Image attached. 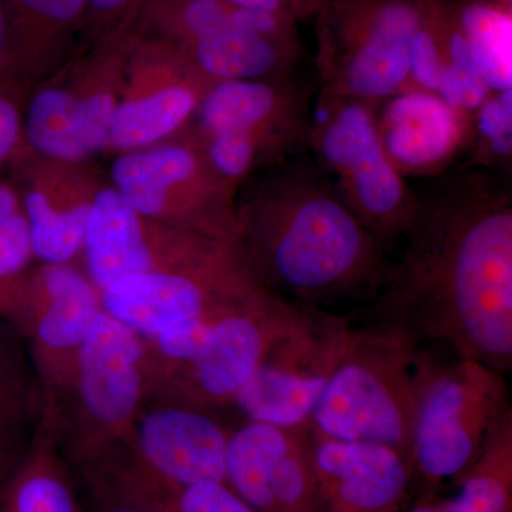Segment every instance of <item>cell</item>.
Segmentation results:
<instances>
[{
    "mask_svg": "<svg viewBox=\"0 0 512 512\" xmlns=\"http://www.w3.org/2000/svg\"><path fill=\"white\" fill-rule=\"evenodd\" d=\"M235 217L232 245L259 285L286 302L326 309L382 289L386 252L308 153L275 164Z\"/></svg>",
    "mask_w": 512,
    "mask_h": 512,
    "instance_id": "7a4b0ae2",
    "label": "cell"
},
{
    "mask_svg": "<svg viewBox=\"0 0 512 512\" xmlns=\"http://www.w3.org/2000/svg\"><path fill=\"white\" fill-rule=\"evenodd\" d=\"M80 100L66 90L50 89L30 103L26 134L43 156L76 161L86 157L79 134Z\"/></svg>",
    "mask_w": 512,
    "mask_h": 512,
    "instance_id": "4316f807",
    "label": "cell"
},
{
    "mask_svg": "<svg viewBox=\"0 0 512 512\" xmlns=\"http://www.w3.org/2000/svg\"><path fill=\"white\" fill-rule=\"evenodd\" d=\"M443 512H512V412L495 427Z\"/></svg>",
    "mask_w": 512,
    "mask_h": 512,
    "instance_id": "7402d4cb",
    "label": "cell"
},
{
    "mask_svg": "<svg viewBox=\"0 0 512 512\" xmlns=\"http://www.w3.org/2000/svg\"><path fill=\"white\" fill-rule=\"evenodd\" d=\"M9 46V26L8 16H6L5 6L0 0V59L5 55L6 49Z\"/></svg>",
    "mask_w": 512,
    "mask_h": 512,
    "instance_id": "b9f144b4",
    "label": "cell"
},
{
    "mask_svg": "<svg viewBox=\"0 0 512 512\" xmlns=\"http://www.w3.org/2000/svg\"><path fill=\"white\" fill-rule=\"evenodd\" d=\"M231 433L212 413L160 404L141 410L133 433L121 444L144 473L168 487L227 484Z\"/></svg>",
    "mask_w": 512,
    "mask_h": 512,
    "instance_id": "4fadbf2b",
    "label": "cell"
},
{
    "mask_svg": "<svg viewBox=\"0 0 512 512\" xmlns=\"http://www.w3.org/2000/svg\"><path fill=\"white\" fill-rule=\"evenodd\" d=\"M57 443L55 417L46 410L29 450L0 484V512H80L72 468Z\"/></svg>",
    "mask_w": 512,
    "mask_h": 512,
    "instance_id": "d6986e66",
    "label": "cell"
},
{
    "mask_svg": "<svg viewBox=\"0 0 512 512\" xmlns=\"http://www.w3.org/2000/svg\"><path fill=\"white\" fill-rule=\"evenodd\" d=\"M443 72L444 53L437 0H426L419 29L410 47L409 86L439 94Z\"/></svg>",
    "mask_w": 512,
    "mask_h": 512,
    "instance_id": "4dcf8cb0",
    "label": "cell"
},
{
    "mask_svg": "<svg viewBox=\"0 0 512 512\" xmlns=\"http://www.w3.org/2000/svg\"><path fill=\"white\" fill-rule=\"evenodd\" d=\"M224 2L229 3V5L237 6V8L262 9L269 10V12L289 13L286 0H224ZM289 15H291V13H289Z\"/></svg>",
    "mask_w": 512,
    "mask_h": 512,
    "instance_id": "f35d334b",
    "label": "cell"
},
{
    "mask_svg": "<svg viewBox=\"0 0 512 512\" xmlns=\"http://www.w3.org/2000/svg\"><path fill=\"white\" fill-rule=\"evenodd\" d=\"M208 136V163L212 171L228 183L251 173L262 158L275 165L261 144L247 131H221Z\"/></svg>",
    "mask_w": 512,
    "mask_h": 512,
    "instance_id": "1f68e13d",
    "label": "cell"
},
{
    "mask_svg": "<svg viewBox=\"0 0 512 512\" xmlns=\"http://www.w3.org/2000/svg\"><path fill=\"white\" fill-rule=\"evenodd\" d=\"M195 66L215 83L261 80L298 73L302 46L298 36H271L241 28L222 30L192 43Z\"/></svg>",
    "mask_w": 512,
    "mask_h": 512,
    "instance_id": "ac0fdd59",
    "label": "cell"
},
{
    "mask_svg": "<svg viewBox=\"0 0 512 512\" xmlns=\"http://www.w3.org/2000/svg\"><path fill=\"white\" fill-rule=\"evenodd\" d=\"M15 365L0 342V484L29 450L23 447L19 431L28 429L32 419L42 420L47 407L45 390L32 389L28 375Z\"/></svg>",
    "mask_w": 512,
    "mask_h": 512,
    "instance_id": "d4e9b609",
    "label": "cell"
},
{
    "mask_svg": "<svg viewBox=\"0 0 512 512\" xmlns=\"http://www.w3.org/2000/svg\"><path fill=\"white\" fill-rule=\"evenodd\" d=\"M33 254L50 265L66 264L84 245L90 205L59 211L42 192H30L25 201Z\"/></svg>",
    "mask_w": 512,
    "mask_h": 512,
    "instance_id": "83f0119b",
    "label": "cell"
},
{
    "mask_svg": "<svg viewBox=\"0 0 512 512\" xmlns=\"http://www.w3.org/2000/svg\"><path fill=\"white\" fill-rule=\"evenodd\" d=\"M376 320L507 375L512 367V190L458 164L419 194Z\"/></svg>",
    "mask_w": 512,
    "mask_h": 512,
    "instance_id": "6da1fadb",
    "label": "cell"
},
{
    "mask_svg": "<svg viewBox=\"0 0 512 512\" xmlns=\"http://www.w3.org/2000/svg\"><path fill=\"white\" fill-rule=\"evenodd\" d=\"M377 106L319 93L309 150L350 211L386 252L406 237L419 194L380 143Z\"/></svg>",
    "mask_w": 512,
    "mask_h": 512,
    "instance_id": "5b68a950",
    "label": "cell"
},
{
    "mask_svg": "<svg viewBox=\"0 0 512 512\" xmlns=\"http://www.w3.org/2000/svg\"><path fill=\"white\" fill-rule=\"evenodd\" d=\"M437 10L444 53L439 96L454 109L473 117L493 92L478 72L451 0H437Z\"/></svg>",
    "mask_w": 512,
    "mask_h": 512,
    "instance_id": "484cf974",
    "label": "cell"
},
{
    "mask_svg": "<svg viewBox=\"0 0 512 512\" xmlns=\"http://www.w3.org/2000/svg\"><path fill=\"white\" fill-rule=\"evenodd\" d=\"M92 500V512H157L133 494L107 483L84 480Z\"/></svg>",
    "mask_w": 512,
    "mask_h": 512,
    "instance_id": "e575fe53",
    "label": "cell"
},
{
    "mask_svg": "<svg viewBox=\"0 0 512 512\" xmlns=\"http://www.w3.org/2000/svg\"><path fill=\"white\" fill-rule=\"evenodd\" d=\"M426 0H328L316 18L319 93L380 104L409 86Z\"/></svg>",
    "mask_w": 512,
    "mask_h": 512,
    "instance_id": "8992f818",
    "label": "cell"
},
{
    "mask_svg": "<svg viewBox=\"0 0 512 512\" xmlns=\"http://www.w3.org/2000/svg\"><path fill=\"white\" fill-rule=\"evenodd\" d=\"M18 214V198L6 185L0 184V220Z\"/></svg>",
    "mask_w": 512,
    "mask_h": 512,
    "instance_id": "60d3db41",
    "label": "cell"
},
{
    "mask_svg": "<svg viewBox=\"0 0 512 512\" xmlns=\"http://www.w3.org/2000/svg\"><path fill=\"white\" fill-rule=\"evenodd\" d=\"M350 330L343 316L306 308L302 318L266 353L239 390L234 406L252 423L309 429Z\"/></svg>",
    "mask_w": 512,
    "mask_h": 512,
    "instance_id": "30bf717a",
    "label": "cell"
},
{
    "mask_svg": "<svg viewBox=\"0 0 512 512\" xmlns=\"http://www.w3.org/2000/svg\"><path fill=\"white\" fill-rule=\"evenodd\" d=\"M444 352L424 346L417 372L409 460L426 491L457 483L511 412L504 373Z\"/></svg>",
    "mask_w": 512,
    "mask_h": 512,
    "instance_id": "277c9868",
    "label": "cell"
},
{
    "mask_svg": "<svg viewBox=\"0 0 512 512\" xmlns=\"http://www.w3.org/2000/svg\"><path fill=\"white\" fill-rule=\"evenodd\" d=\"M143 0H89L86 12L93 13L97 18H114L124 10H130Z\"/></svg>",
    "mask_w": 512,
    "mask_h": 512,
    "instance_id": "8d00e7d4",
    "label": "cell"
},
{
    "mask_svg": "<svg viewBox=\"0 0 512 512\" xmlns=\"http://www.w3.org/2000/svg\"><path fill=\"white\" fill-rule=\"evenodd\" d=\"M269 293L234 245L220 239L188 264L113 282L101 289L100 302L111 318L150 339L188 320L238 311Z\"/></svg>",
    "mask_w": 512,
    "mask_h": 512,
    "instance_id": "52a82bcc",
    "label": "cell"
},
{
    "mask_svg": "<svg viewBox=\"0 0 512 512\" xmlns=\"http://www.w3.org/2000/svg\"><path fill=\"white\" fill-rule=\"evenodd\" d=\"M403 512H443V500L436 491H426L409 510Z\"/></svg>",
    "mask_w": 512,
    "mask_h": 512,
    "instance_id": "ab89813d",
    "label": "cell"
},
{
    "mask_svg": "<svg viewBox=\"0 0 512 512\" xmlns=\"http://www.w3.org/2000/svg\"><path fill=\"white\" fill-rule=\"evenodd\" d=\"M33 254L26 217L18 214L0 220V281L19 274Z\"/></svg>",
    "mask_w": 512,
    "mask_h": 512,
    "instance_id": "836d02e7",
    "label": "cell"
},
{
    "mask_svg": "<svg viewBox=\"0 0 512 512\" xmlns=\"http://www.w3.org/2000/svg\"><path fill=\"white\" fill-rule=\"evenodd\" d=\"M63 393L76 399L70 463L126 443L148 399L146 340L101 312L77 350Z\"/></svg>",
    "mask_w": 512,
    "mask_h": 512,
    "instance_id": "ba28073f",
    "label": "cell"
},
{
    "mask_svg": "<svg viewBox=\"0 0 512 512\" xmlns=\"http://www.w3.org/2000/svg\"><path fill=\"white\" fill-rule=\"evenodd\" d=\"M197 106V94L187 86H171L146 99L116 107L110 144L128 150L147 146L177 130Z\"/></svg>",
    "mask_w": 512,
    "mask_h": 512,
    "instance_id": "cb8c5ba5",
    "label": "cell"
},
{
    "mask_svg": "<svg viewBox=\"0 0 512 512\" xmlns=\"http://www.w3.org/2000/svg\"><path fill=\"white\" fill-rule=\"evenodd\" d=\"M380 143L404 178H437L453 170L471 143L473 117L439 94L404 87L376 110Z\"/></svg>",
    "mask_w": 512,
    "mask_h": 512,
    "instance_id": "9a60e30c",
    "label": "cell"
},
{
    "mask_svg": "<svg viewBox=\"0 0 512 512\" xmlns=\"http://www.w3.org/2000/svg\"><path fill=\"white\" fill-rule=\"evenodd\" d=\"M305 309L269 293L261 301L222 316L192 359L150 384L148 397L208 413L234 406L239 390L266 353L302 318Z\"/></svg>",
    "mask_w": 512,
    "mask_h": 512,
    "instance_id": "9c48e42d",
    "label": "cell"
},
{
    "mask_svg": "<svg viewBox=\"0 0 512 512\" xmlns=\"http://www.w3.org/2000/svg\"><path fill=\"white\" fill-rule=\"evenodd\" d=\"M20 121L18 110L12 103L0 97V161L3 160L18 141Z\"/></svg>",
    "mask_w": 512,
    "mask_h": 512,
    "instance_id": "d590c367",
    "label": "cell"
},
{
    "mask_svg": "<svg viewBox=\"0 0 512 512\" xmlns=\"http://www.w3.org/2000/svg\"><path fill=\"white\" fill-rule=\"evenodd\" d=\"M488 89H512V9L490 0H451Z\"/></svg>",
    "mask_w": 512,
    "mask_h": 512,
    "instance_id": "603a6c76",
    "label": "cell"
},
{
    "mask_svg": "<svg viewBox=\"0 0 512 512\" xmlns=\"http://www.w3.org/2000/svg\"><path fill=\"white\" fill-rule=\"evenodd\" d=\"M101 312L100 291L92 281L64 264L45 269L39 293L26 303L18 320L32 340L47 402L66 389L77 350Z\"/></svg>",
    "mask_w": 512,
    "mask_h": 512,
    "instance_id": "5bb4252c",
    "label": "cell"
},
{
    "mask_svg": "<svg viewBox=\"0 0 512 512\" xmlns=\"http://www.w3.org/2000/svg\"><path fill=\"white\" fill-rule=\"evenodd\" d=\"M83 247L99 291L127 276L163 271L141 215L116 190L100 191L94 198Z\"/></svg>",
    "mask_w": 512,
    "mask_h": 512,
    "instance_id": "e0dca14e",
    "label": "cell"
},
{
    "mask_svg": "<svg viewBox=\"0 0 512 512\" xmlns=\"http://www.w3.org/2000/svg\"><path fill=\"white\" fill-rule=\"evenodd\" d=\"M227 485L258 512H322L309 429L248 421L232 431Z\"/></svg>",
    "mask_w": 512,
    "mask_h": 512,
    "instance_id": "7c38bea8",
    "label": "cell"
},
{
    "mask_svg": "<svg viewBox=\"0 0 512 512\" xmlns=\"http://www.w3.org/2000/svg\"><path fill=\"white\" fill-rule=\"evenodd\" d=\"M322 512H403L414 480L392 447L330 439L309 429Z\"/></svg>",
    "mask_w": 512,
    "mask_h": 512,
    "instance_id": "2e32d148",
    "label": "cell"
},
{
    "mask_svg": "<svg viewBox=\"0 0 512 512\" xmlns=\"http://www.w3.org/2000/svg\"><path fill=\"white\" fill-rule=\"evenodd\" d=\"M464 167L510 174L512 161V89L491 93L474 113Z\"/></svg>",
    "mask_w": 512,
    "mask_h": 512,
    "instance_id": "f1b7e54d",
    "label": "cell"
},
{
    "mask_svg": "<svg viewBox=\"0 0 512 512\" xmlns=\"http://www.w3.org/2000/svg\"><path fill=\"white\" fill-rule=\"evenodd\" d=\"M8 16L9 35L29 40L52 37L77 22L89 0H2Z\"/></svg>",
    "mask_w": 512,
    "mask_h": 512,
    "instance_id": "f546056e",
    "label": "cell"
},
{
    "mask_svg": "<svg viewBox=\"0 0 512 512\" xmlns=\"http://www.w3.org/2000/svg\"><path fill=\"white\" fill-rule=\"evenodd\" d=\"M312 114V90L298 73L214 83L200 109L205 133L247 131L274 164L308 153Z\"/></svg>",
    "mask_w": 512,
    "mask_h": 512,
    "instance_id": "8fae6325",
    "label": "cell"
},
{
    "mask_svg": "<svg viewBox=\"0 0 512 512\" xmlns=\"http://www.w3.org/2000/svg\"><path fill=\"white\" fill-rule=\"evenodd\" d=\"M424 346L382 320L352 328L309 429L330 439L392 447L409 458Z\"/></svg>",
    "mask_w": 512,
    "mask_h": 512,
    "instance_id": "3957f363",
    "label": "cell"
},
{
    "mask_svg": "<svg viewBox=\"0 0 512 512\" xmlns=\"http://www.w3.org/2000/svg\"><path fill=\"white\" fill-rule=\"evenodd\" d=\"M328 0H286L289 13L296 22L301 20L311 19L313 16L318 15L319 10Z\"/></svg>",
    "mask_w": 512,
    "mask_h": 512,
    "instance_id": "74e56055",
    "label": "cell"
},
{
    "mask_svg": "<svg viewBox=\"0 0 512 512\" xmlns=\"http://www.w3.org/2000/svg\"><path fill=\"white\" fill-rule=\"evenodd\" d=\"M116 101L107 93H97L79 103V134L84 154L97 153L110 144V127Z\"/></svg>",
    "mask_w": 512,
    "mask_h": 512,
    "instance_id": "d6a6232c",
    "label": "cell"
},
{
    "mask_svg": "<svg viewBox=\"0 0 512 512\" xmlns=\"http://www.w3.org/2000/svg\"><path fill=\"white\" fill-rule=\"evenodd\" d=\"M104 483L119 487L150 505L157 512H258L227 484L200 483L168 487L148 476L126 453L101 458L93 470Z\"/></svg>",
    "mask_w": 512,
    "mask_h": 512,
    "instance_id": "44dd1931",
    "label": "cell"
},
{
    "mask_svg": "<svg viewBox=\"0 0 512 512\" xmlns=\"http://www.w3.org/2000/svg\"><path fill=\"white\" fill-rule=\"evenodd\" d=\"M200 175V160L185 147L134 151L113 165L116 191L143 217L163 215L168 210V191Z\"/></svg>",
    "mask_w": 512,
    "mask_h": 512,
    "instance_id": "ffe728a7",
    "label": "cell"
}]
</instances>
